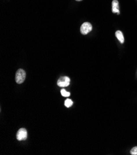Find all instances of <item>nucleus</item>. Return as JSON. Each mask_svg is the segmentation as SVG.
I'll return each instance as SVG.
<instances>
[{
    "label": "nucleus",
    "instance_id": "nucleus-4",
    "mask_svg": "<svg viewBox=\"0 0 137 155\" xmlns=\"http://www.w3.org/2000/svg\"><path fill=\"white\" fill-rule=\"evenodd\" d=\"M70 79L67 76H63L60 77L57 81V85L60 87H66L70 85Z\"/></svg>",
    "mask_w": 137,
    "mask_h": 155
},
{
    "label": "nucleus",
    "instance_id": "nucleus-1",
    "mask_svg": "<svg viewBox=\"0 0 137 155\" xmlns=\"http://www.w3.org/2000/svg\"><path fill=\"white\" fill-rule=\"evenodd\" d=\"M25 77H26V73L24 70L22 69H18L16 74V81L17 83H22L25 81Z\"/></svg>",
    "mask_w": 137,
    "mask_h": 155
},
{
    "label": "nucleus",
    "instance_id": "nucleus-5",
    "mask_svg": "<svg viewBox=\"0 0 137 155\" xmlns=\"http://www.w3.org/2000/svg\"><path fill=\"white\" fill-rule=\"evenodd\" d=\"M112 12L113 13H118V14H120L119 2L118 0H113L112 2Z\"/></svg>",
    "mask_w": 137,
    "mask_h": 155
},
{
    "label": "nucleus",
    "instance_id": "nucleus-10",
    "mask_svg": "<svg viewBox=\"0 0 137 155\" xmlns=\"http://www.w3.org/2000/svg\"><path fill=\"white\" fill-rule=\"evenodd\" d=\"M76 1H82V0H76Z\"/></svg>",
    "mask_w": 137,
    "mask_h": 155
},
{
    "label": "nucleus",
    "instance_id": "nucleus-6",
    "mask_svg": "<svg viewBox=\"0 0 137 155\" xmlns=\"http://www.w3.org/2000/svg\"><path fill=\"white\" fill-rule=\"evenodd\" d=\"M116 35V37L118 38V39L119 40V42H120V43H124V37L123 35V33L121 31H117L115 33Z\"/></svg>",
    "mask_w": 137,
    "mask_h": 155
},
{
    "label": "nucleus",
    "instance_id": "nucleus-7",
    "mask_svg": "<svg viewBox=\"0 0 137 155\" xmlns=\"http://www.w3.org/2000/svg\"><path fill=\"white\" fill-rule=\"evenodd\" d=\"M73 102L72 101V100L71 99H67L65 100V106L66 107H67V108H70L73 105Z\"/></svg>",
    "mask_w": 137,
    "mask_h": 155
},
{
    "label": "nucleus",
    "instance_id": "nucleus-8",
    "mask_svg": "<svg viewBox=\"0 0 137 155\" xmlns=\"http://www.w3.org/2000/svg\"><path fill=\"white\" fill-rule=\"evenodd\" d=\"M61 94H62V95L64 97H68L70 96V93L67 92L63 88L61 90Z\"/></svg>",
    "mask_w": 137,
    "mask_h": 155
},
{
    "label": "nucleus",
    "instance_id": "nucleus-2",
    "mask_svg": "<svg viewBox=\"0 0 137 155\" xmlns=\"http://www.w3.org/2000/svg\"><path fill=\"white\" fill-rule=\"evenodd\" d=\"M92 31V26L89 22H84L81 26L80 31L83 35H87L88 33Z\"/></svg>",
    "mask_w": 137,
    "mask_h": 155
},
{
    "label": "nucleus",
    "instance_id": "nucleus-9",
    "mask_svg": "<svg viewBox=\"0 0 137 155\" xmlns=\"http://www.w3.org/2000/svg\"><path fill=\"white\" fill-rule=\"evenodd\" d=\"M130 154L131 155H137V147H135L131 149Z\"/></svg>",
    "mask_w": 137,
    "mask_h": 155
},
{
    "label": "nucleus",
    "instance_id": "nucleus-3",
    "mask_svg": "<svg viewBox=\"0 0 137 155\" xmlns=\"http://www.w3.org/2000/svg\"><path fill=\"white\" fill-rule=\"evenodd\" d=\"M17 139L19 141L25 140L27 138V131L24 128L20 129L16 135Z\"/></svg>",
    "mask_w": 137,
    "mask_h": 155
}]
</instances>
